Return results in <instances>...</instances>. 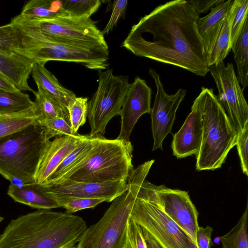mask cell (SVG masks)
Masks as SVG:
<instances>
[{
  "label": "cell",
  "mask_w": 248,
  "mask_h": 248,
  "mask_svg": "<svg viewBox=\"0 0 248 248\" xmlns=\"http://www.w3.org/2000/svg\"><path fill=\"white\" fill-rule=\"evenodd\" d=\"M232 1L223 0L212 8L209 14L199 17L197 20L198 30L207 58L212 50L221 23L227 16Z\"/></svg>",
  "instance_id": "d6986e66"
},
{
  "label": "cell",
  "mask_w": 248,
  "mask_h": 248,
  "mask_svg": "<svg viewBox=\"0 0 248 248\" xmlns=\"http://www.w3.org/2000/svg\"><path fill=\"white\" fill-rule=\"evenodd\" d=\"M202 108V136L196 155L198 170L220 168L236 144V131L212 89L202 87L199 94Z\"/></svg>",
  "instance_id": "5b68a950"
},
{
  "label": "cell",
  "mask_w": 248,
  "mask_h": 248,
  "mask_svg": "<svg viewBox=\"0 0 248 248\" xmlns=\"http://www.w3.org/2000/svg\"><path fill=\"white\" fill-rule=\"evenodd\" d=\"M53 200L59 207L63 208L65 212L72 214L78 211L95 207L106 202L103 199L69 197L53 194H46Z\"/></svg>",
  "instance_id": "836d02e7"
},
{
  "label": "cell",
  "mask_w": 248,
  "mask_h": 248,
  "mask_svg": "<svg viewBox=\"0 0 248 248\" xmlns=\"http://www.w3.org/2000/svg\"><path fill=\"white\" fill-rule=\"evenodd\" d=\"M34 106L28 94L0 89V114L17 113Z\"/></svg>",
  "instance_id": "83f0119b"
},
{
  "label": "cell",
  "mask_w": 248,
  "mask_h": 248,
  "mask_svg": "<svg viewBox=\"0 0 248 248\" xmlns=\"http://www.w3.org/2000/svg\"><path fill=\"white\" fill-rule=\"evenodd\" d=\"M248 205L238 222L227 233L220 237L222 248H248Z\"/></svg>",
  "instance_id": "f546056e"
},
{
  "label": "cell",
  "mask_w": 248,
  "mask_h": 248,
  "mask_svg": "<svg viewBox=\"0 0 248 248\" xmlns=\"http://www.w3.org/2000/svg\"><path fill=\"white\" fill-rule=\"evenodd\" d=\"M7 194L16 202L38 210L59 208L53 200L42 191L39 184L36 182L19 184L12 183L9 186Z\"/></svg>",
  "instance_id": "ffe728a7"
},
{
  "label": "cell",
  "mask_w": 248,
  "mask_h": 248,
  "mask_svg": "<svg viewBox=\"0 0 248 248\" xmlns=\"http://www.w3.org/2000/svg\"><path fill=\"white\" fill-rule=\"evenodd\" d=\"M124 248H148L141 227L130 218L127 223Z\"/></svg>",
  "instance_id": "d590c367"
},
{
  "label": "cell",
  "mask_w": 248,
  "mask_h": 248,
  "mask_svg": "<svg viewBox=\"0 0 248 248\" xmlns=\"http://www.w3.org/2000/svg\"><path fill=\"white\" fill-rule=\"evenodd\" d=\"M149 73L153 78L156 89L150 112L154 141L153 150H163L162 142L166 137L171 133L177 110L185 97L186 91L180 89L174 94L169 95L164 90L160 76L152 68L149 69Z\"/></svg>",
  "instance_id": "7c38bea8"
},
{
  "label": "cell",
  "mask_w": 248,
  "mask_h": 248,
  "mask_svg": "<svg viewBox=\"0 0 248 248\" xmlns=\"http://www.w3.org/2000/svg\"><path fill=\"white\" fill-rule=\"evenodd\" d=\"M20 15L37 19L67 16L62 8V0H29L23 7Z\"/></svg>",
  "instance_id": "d4e9b609"
},
{
  "label": "cell",
  "mask_w": 248,
  "mask_h": 248,
  "mask_svg": "<svg viewBox=\"0 0 248 248\" xmlns=\"http://www.w3.org/2000/svg\"><path fill=\"white\" fill-rule=\"evenodd\" d=\"M199 17L187 0L168 1L133 25L122 47L136 56L205 77L209 65L198 30Z\"/></svg>",
  "instance_id": "6da1fadb"
},
{
  "label": "cell",
  "mask_w": 248,
  "mask_h": 248,
  "mask_svg": "<svg viewBox=\"0 0 248 248\" xmlns=\"http://www.w3.org/2000/svg\"><path fill=\"white\" fill-rule=\"evenodd\" d=\"M231 50L230 26L226 16L221 23L212 50L208 56L209 67L223 62Z\"/></svg>",
  "instance_id": "f1b7e54d"
},
{
  "label": "cell",
  "mask_w": 248,
  "mask_h": 248,
  "mask_svg": "<svg viewBox=\"0 0 248 248\" xmlns=\"http://www.w3.org/2000/svg\"><path fill=\"white\" fill-rule=\"evenodd\" d=\"M87 228L79 216L39 209L11 220L0 248H75Z\"/></svg>",
  "instance_id": "7a4b0ae2"
},
{
  "label": "cell",
  "mask_w": 248,
  "mask_h": 248,
  "mask_svg": "<svg viewBox=\"0 0 248 248\" xmlns=\"http://www.w3.org/2000/svg\"><path fill=\"white\" fill-rule=\"evenodd\" d=\"M152 94V89L139 77L130 83L120 113L121 129L117 139L130 142V135L139 119L144 113L150 114Z\"/></svg>",
  "instance_id": "9a60e30c"
},
{
  "label": "cell",
  "mask_w": 248,
  "mask_h": 248,
  "mask_svg": "<svg viewBox=\"0 0 248 248\" xmlns=\"http://www.w3.org/2000/svg\"><path fill=\"white\" fill-rule=\"evenodd\" d=\"M22 48L20 32L16 25L10 22L0 26V53L19 55Z\"/></svg>",
  "instance_id": "4dcf8cb0"
},
{
  "label": "cell",
  "mask_w": 248,
  "mask_h": 248,
  "mask_svg": "<svg viewBox=\"0 0 248 248\" xmlns=\"http://www.w3.org/2000/svg\"><path fill=\"white\" fill-rule=\"evenodd\" d=\"M39 184L42 191L47 195L103 199L107 202H112L127 188V180L93 183L66 179L53 183Z\"/></svg>",
  "instance_id": "5bb4252c"
},
{
  "label": "cell",
  "mask_w": 248,
  "mask_h": 248,
  "mask_svg": "<svg viewBox=\"0 0 248 248\" xmlns=\"http://www.w3.org/2000/svg\"><path fill=\"white\" fill-rule=\"evenodd\" d=\"M213 229L209 226L205 228L199 227L196 232V241L198 248H211L213 245L211 234Z\"/></svg>",
  "instance_id": "f35d334b"
},
{
  "label": "cell",
  "mask_w": 248,
  "mask_h": 248,
  "mask_svg": "<svg viewBox=\"0 0 248 248\" xmlns=\"http://www.w3.org/2000/svg\"><path fill=\"white\" fill-rule=\"evenodd\" d=\"M154 160L133 169L127 188L116 198L96 223L87 228L75 248H124L127 226L135 201Z\"/></svg>",
  "instance_id": "3957f363"
},
{
  "label": "cell",
  "mask_w": 248,
  "mask_h": 248,
  "mask_svg": "<svg viewBox=\"0 0 248 248\" xmlns=\"http://www.w3.org/2000/svg\"><path fill=\"white\" fill-rule=\"evenodd\" d=\"M37 87V91L34 93L35 96L34 102L38 116V121L62 117L70 123L67 108L41 87Z\"/></svg>",
  "instance_id": "603a6c76"
},
{
  "label": "cell",
  "mask_w": 248,
  "mask_h": 248,
  "mask_svg": "<svg viewBox=\"0 0 248 248\" xmlns=\"http://www.w3.org/2000/svg\"><path fill=\"white\" fill-rule=\"evenodd\" d=\"M33 62L17 54L8 55L0 53V71L20 91H29L34 93L28 84Z\"/></svg>",
  "instance_id": "ac0fdd59"
},
{
  "label": "cell",
  "mask_w": 248,
  "mask_h": 248,
  "mask_svg": "<svg viewBox=\"0 0 248 248\" xmlns=\"http://www.w3.org/2000/svg\"><path fill=\"white\" fill-rule=\"evenodd\" d=\"M17 26L20 32L22 47L19 55L33 63L63 61L78 63L98 71L106 69L109 65L108 46L61 40L46 36L34 29Z\"/></svg>",
  "instance_id": "277c9868"
},
{
  "label": "cell",
  "mask_w": 248,
  "mask_h": 248,
  "mask_svg": "<svg viewBox=\"0 0 248 248\" xmlns=\"http://www.w3.org/2000/svg\"><path fill=\"white\" fill-rule=\"evenodd\" d=\"M248 0H232L227 18L230 31V44L232 48L234 46L248 18Z\"/></svg>",
  "instance_id": "4316f807"
},
{
  "label": "cell",
  "mask_w": 248,
  "mask_h": 248,
  "mask_svg": "<svg viewBox=\"0 0 248 248\" xmlns=\"http://www.w3.org/2000/svg\"><path fill=\"white\" fill-rule=\"evenodd\" d=\"M11 22L20 27L31 28L43 34L72 42L88 45L108 46L95 22L91 18L63 16L47 19H37L21 15Z\"/></svg>",
  "instance_id": "30bf717a"
},
{
  "label": "cell",
  "mask_w": 248,
  "mask_h": 248,
  "mask_svg": "<svg viewBox=\"0 0 248 248\" xmlns=\"http://www.w3.org/2000/svg\"><path fill=\"white\" fill-rule=\"evenodd\" d=\"M88 100L87 97H76L67 107L71 126L76 132H77L79 128L86 122L88 112Z\"/></svg>",
  "instance_id": "e575fe53"
},
{
  "label": "cell",
  "mask_w": 248,
  "mask_h": 248,
  "mask_svg": "<svg viewBox=\"0 0 248 248\" xmlns=\"http://www.w3.org/2000/svg\"><path fill=\"white\" fill-rule=\"evenodd\" d=\"M96 137L85 135L84 139L58 166L49 179L44 183H51L59 180L65 173L80 164L92 150Z\"/></svg>",
  "instance_id": "7402d4cb"
},
{
  "label": "cell",
  "mask_w": 248,
  "mask_h": 248,
  "mask_svg": "<svg viewBox=\"0 0 248 248\" xmlns=\"http://www.w3.org/2000/svg\"><path fill=\"white\" fill-rule=\"evenodd\" d=\"M223 0H187L192 9L198 14L207 12L215 7Z\"/></svg>",
  "instance_id": "ab89813d"
},
{
  "label": "cell",
  "mask_w": 248,
  "mask_h": 248,
  "mask_svg": "<svg viewBox=\"0 0 248 248\" xmlns=\"http://www.w3.org/2000/svg\"><path fill=\"white\" fill-rule=\"evenodd\" d=\"M130 217L163 248H189L186 234L157 204L155 185L144 181Z\"/></svg>",
  "instance_id": "ba28073f"
},
{
  "label": "cell",
  "mask_w": 248,
  "mask_h": 248,
  "mask_svg": "<svg viewBox=\"0 0 248 248\" xmlns=\"http://www.w3.org/2000/svg\"><path fill=\"white\" fill-rule=\"evenodd\" d=\"M202 136V101L199 95L182 127L173 135L171 144L173 155L177 158L196 155L201 146Z\"/></svg>",
  "instance_id": "2e32d148"
},
{
  "label": "cell",
  "mask_w": 248,
  "mask_h": 248,
  "mask_svg": "<svg viewBox=\"0 0 248 248\" xmlns=\"http://www.w3.org/2000/svg\"><path fill=\"white\" fill-rule=\"evenodd\" d=\"M188 242L189 245V248H198L197 246L188 237Z\"/></svg>",
  "instance_id": "7bdbcfd3"
},
{
  "label": "cell",
  "mask_w": 248,
  "mask_h": 248,
  "mask_svg": "<svg viewBox=\"0 0 248 248\" xmlns=\"http://www.w3.org/2000/svg\"><path fill=\"white\" fill-rule=\"evenodd\" d=\"M142 232L148 248H163L147 232L143 230Z\"/></svg>",
  "instance_id": "b9f144b4"
},
{
  "label": "cell",
  "mask_w": 248,
  "mask_h": 248,
  "mask_svg": "<svg viewBox=\"0 0 248 248\" xmlns=\"http://www.w3.org/2000/svg\"><path fill=\"white\" fill-rule=\"evenodd\" d=\"M45 65L44 63H33L31 74L35 83L67 108L76 98V94L64 87Z\"/></svg>",
  "instance_id": "44dd1931"
},
{
  "label": "cell",
  "mask_w": 248,
  "mask_h": 248,
  "mask_svg": "<svg viewBox=\"0 0 248 248\" xmlns=\"http://www.w3.org/2000/svg\"><path fill=\"white\" fill-rule=\"evenodd\" d=\"M240 159L243 172L248 175V122L243 129L238 132L236 144Z\"/></svg>",
  "instance_id": "8d00e7d4"
},
{
  "label": "cell",
  "mask_w": 248,
  "mask_h": 248,
  "mask_svg": "<svg viewBox=\"0 0 248 248\" xmlns=\"http://www.w3.org/2000/svg\"><path fill=\"white\" fill-rule=\"evenodd\" d=\"M127 4V0H117L113 1L112 13L109 19L103 30L101 31L104 35L112 31L120 18L124 15Z\"/></svg>",
  "instance_id": "74e56055"
},
{
  "label": "cell",
  "mask_w": 248,
  "mask_h": 248,
  "mask_svg": "<svg viewBox=\"0 0 248 248\" xmlns=\"http://www.w3.org/2000/svg\"><path fill=\"white\" fill-rule=\"evenodd\" d=\"M85 135L62 136L48 140L42 150L36 172L35 181L45 183L61 162L81 142Z\"/></svg>",
  "instance_id": "e0dca14e"
},
{
  "label": "cell",
  "mask_w": 248,
  "mask_h": 248,
  "mask_svg": "<svg viewBox=\"0 0 248 248\" xmlns=\"http://www.w3.org/2000/svg\"><path fill=\"white\" fill-rule=\"evenodd\" d=\"M4 218L0 216V222H2Z\"/></svg>",
  "instance_id": "f6af8a7d"
},
{
  "label": "cell",
  "mask_w": 248,
  "mask_h": 248,
  "mask_svg": "<svg viewBox=\"0 0 248 248\" xmlns=\"http://www.w3.org/2000/svg\"><path fill=\"white\" fill-rule=\"evenodd\" d=\"M0 89L13 91L19 92L15 85L9 79V78L0 71Z\"/></svg>",
  "instance_id": "60d3db41"
},
{
  "label": "cell",
  "mask_w": 248,
  "mask_h": 248,
  "mask_svg": "<svg viewBox=\"0 0 248 248\" xmlns=\"http://www.w3.org/2000/svg\"><path fill=\"white\" fill-rule=\"evenodd\" d=\"M37 125L42 130L46 140L55 136H78L80 134L72 128L70 123L62 117L38 121Z\"/></svg>",
  "instance_id": "1f68e13d"
},
{
  "label": "cell",
  "mask_w": 248,
  "mask_h": 248,
  "mask_svg": "<svg viewBox=\"0 0 248 248\" xmlns=\"http://www.w3.org/2000/svg\"><path fill=\"white\" fill-rule=\"evenodd\" d=\"M36 124L0 139V174L11 183L35 182L42 150L46 141Z\"/></svg>",
  "instance_id": "52a82bcc"
},
{
  "label": "cell",
  "mask_w": 248,
  "mask_h": 248,
  "mask_svg": "<svg viewBox=\"0 0 248 248\" xmlns=\"http://www.w3.org/2000/svg\"><path fill=\"white\" fill-rule=\"evenodd\" d=\"M157 203L197 246L199 213L187 192L155 186Z\"/></svg>",
  "instance_id": "4fadbf2b"
},
{
  "label": "cell",
  "mask_w": 248,
  "mask_h": 248,
  "mask_svg": "<svg viewBox=\"0 0 248 248\" xmlns=\"http://www.w3.org/2000/svg\"><path fill=\"white\" fill-rule=\"evenodd\" d=\"M232 50L237 68V78L243 91L248 85V18Z\"/></svg>",
  "instance_id": "484cf974"
},
{
  "label": "cell",
  "mask_w": 248,
  "mask_h": 248,
  "mask_svg": "<svg viewBox=\"0 0 248 248\" xmlns=\"http://www.w3.org/2000/svg\"><path fill=\"white\" fill-rule=\"evenodd\" d=\"M38 116L35 106L12 114H0V139L30 125L37 124Z\"/></svg>",
  "instance_id": "cb8c5ba5"
},
{
  "label": "cell",
  "mask_w": 248,
  "mask_h": 248,
  "mask_svg": "<svg viewBox=\"0 0 248 248\" xmlns=\"http://www.w3.org/2000/svg\"><path fill=\"white\" fill-rule=\"evenodd\" d=\"M98 71V87L88 106L91 137H103L108 122L120 115L130 85L127 76H115L112 69Z\"/></svg>",
  "instance_id": "9c48e42d"
},
{
  "label": "cell",
  "mask_w": 248,
  "mask_h": 248,
  "mask_svg": "<svg viewBox=\"0 0 248 248\" xmlns=\"http://www.w3.org/2000/svg\"><path fill=\"white\" fill-rule=\"evenodd\" d=\"M218 94L217 96L237 132L248 122V106L235 74L233 65L223 62L209 67Z\"/></svg>",
  "instance_id": "8fae6325"
},
{
  "label": "cell",
  "mask_w": 248,
  "mask_h": 248,
  "mask_svg": "<svg viewBox=\"0 0 248 248\" xmlns=\"http://www.w3.org/2000/svg\"><path fill=\"white\" fill-rule=\"evenodd\" d=\"M62 8L68 16L91 18L101 5L100 0H62Z\"/></svg>",
  "instance_id": "d6a6232c"
},
{
  "label": "cell",
  "mask_w": 248,
  "mask_h": 248,
  "mask_svg": "<svg viewBox=\"0 0 248 248\" xmlns=\"http://www.w3.org/2000/svg\"><path fill=\"white\" fill-rule=\"evenodd\" d=\"M214 242L215 243H218L220 241V237H217L214 239Z\"/></svg>",
  "instance_id": "ee69618b"
},
{
  "label": "cell",
  "mask_w": 248,
  "mask_h": 248,
  "mask_svg": "<svg viewBox=\"0 0 248 248\" xmlns=\"http://www.w3.org/2000/svg\"><path fill=\"white\" fill-rule=\"evenodd\" d=\"M131 142L96 137L88 156L59 180L104 183L127 180L133 170ZM44 184V183H43Z\"/></svg>",
  "instance_id": "8992f818"
}]
</instances>
